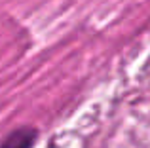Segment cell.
Segmentation results:
<instances>
[{"instance_id":"obj_1","label":"cell","mask_w":150,"mask_h":148,"mask_svg":"<svg viewBox=\"0 0 150 148\" xmlns=\"http://www.w3.org/2000/svg\"><path fill=\"white\" fill-rule=\"evenodd\" d=\"M36 139V131L30 127H21L6 137V141L0 144V148H30Z\"/></svg>"}]
</instances>
